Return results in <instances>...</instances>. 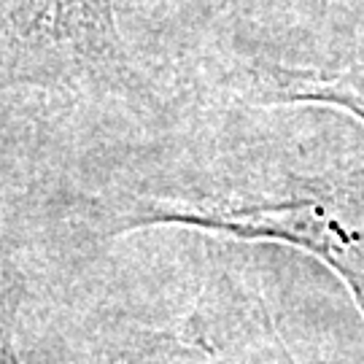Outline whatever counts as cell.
I'll return each instance as SVG.
<instances>
[{
    "instance_id": "obj_1",
    "label": "cell",
    "mask_w": 364,
    "mask_h": 364,
    "mask_svg": "<svg viewBox=\"0 0 364 364\" xmlns=\"http://www.w3.org/2000/svg\"><path fill=\"white\" fill-rule=\"evenodd\" d=\"M127 76L114 0H22L0 22L6 87L100 90Z\"/></svg>"
},
{
    "instance_id": "obj_3",
    "label": "cell",
    "mask_w": 364,
    "mask_h": 364,
    "mask_svg": "<svg viewBox=\"0 0 364 364\" xmlns=\"http://www.w3.org/2000/svg\"><path fill=\"white\" fill-rule=\"evenodd\" d=\"M16 299L14 273L0 257V364H22L16 351Z\"/></svg>"
},
{
    "instance_id": "obj_2",
    "label": "cell",
    "mask_w": 364,
    "mask_h": 364,
    "mask_svg": "<svg viewBox=\"0 0 364 364\" xmlns=\"http://www.w3.org/2000/svg\"><path fill=\"white\" fill-rule=\"evenodd\" d=\"M144 224H183L197 230L235 235L246 240H281L316 254L351 287L359 305L362 291V257L353 240L329 219L318 203H284V205H254V208H227V205H197V203H146L132 219V227Z\"/></svg>"
}]
</instances>
